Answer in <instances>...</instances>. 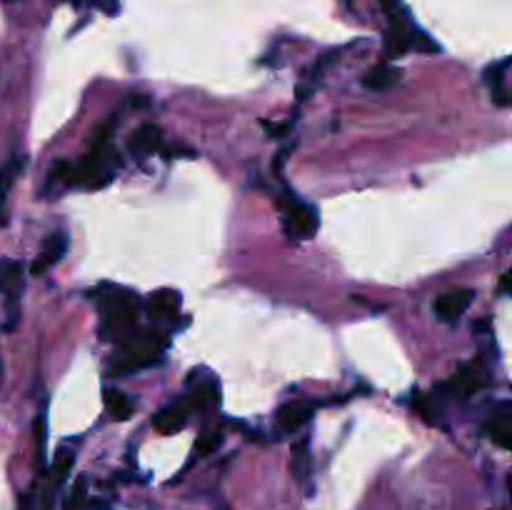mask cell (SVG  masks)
Instances as JSON below:
<instances>
[{"mask_svg":"<svg viewBox=\"0 0 512 510\" xmlns=\"http://www.w3.org/2000/svg\"><path fill=\"white\" fill-rule=\"evenodd\" d=\"M165 348H168V335L158 328H133L123 340H120V348L115 353V358L110 360L108 373L125 378V375H133L138 370L153 368L163 360Z\"/></svg>","mask_w":512,"mask_h":510,"instance_id":"obj_1","label":"cell"},{"mask_svg":"<svg viewBox=\"0 0 512 510\" xmlns=\"http://www.w3.org/2000/svg\"><path fill=\"white\" fill-rule=\"evenodd\" d=\"M100 305V338L103 340H120L135 328L140 315L138 295L125 288H105L98 293Z\"/></svg>","mask_w":512,"mask_h":510,"instance_id":"obj_2","label":"cell"},{"mask_svg":"<svg viewBox=\"0 0 512 510\" xmlns=\"http://www.w3.org/2000/svg\"><path fill=\"white\" fill-rule=\"evenodd\" d=\"M120 165H123V160L115 153L113 145H90L88 153L70 168V185L83 190L105 188L115 180Z\"/></svg>","mask_w":512,"mask_h":510,"instance_id":"obj_3","label":"cell"},{"mask_svg":"<svg viewBox=\"0 0 512 510\" xmlns=\"http://www.w3.org/2000/svg\"><path fill=\"white\" fill-rule=\"evenodd\" d=\"M280 213H283V228L293 240L315 238L320 228V213L315 205L300 200L293 190H283L278 200Z\"/></svg>","mask_w":512,"mask_h":510,"instance_id":"obj_4","label":"cell"},{"mask_svg":"<svg viewBox=\"0 0 512 510\" xmlns=\"http://www.w3.org/2000/svg\"><path fill=\"white\" fill-rule=\"evenodd\" d=\"M475 300V290L470 288H455V290H448V293L438 295V300H435V315H438L443 323H458L460 318L465 315V310L473 305Z\"/></svg>","mask_w":512,"mask_h":510,"instance_id":"obj_5","label":"cell"},{"mask_svg":"<svg viewBox=\"0 0 512 510\" xmlns=\"http://www.w3.org/2000/svg\"><path fill=\"white\" fill-rule=\"evenodd\" d=\"M68 245L70 240L65 233L48 235V240L43 243V250H40V255L33 260V265H30V273L43 275L45 270L55 268V265L65 258V253H68Z\"/></svg>","mask_w":512,"mask_h":510,"instance_id":"obj_6","label":"cell"},{"mask_svg":"<svg viewBox=\"0 0 512 510\" xmlns=\"http://www.w3.org/2000/svg\"><path fill=\"white\" fill-rule=\"evenodd\" d=\"M485 435L493 440L498 448L510 450V435H512V405L510 400H503L498 408L493 410V415L485 423Z\"/></svg>","mask_w":512,"mask_h":510,"instance_id":"obj_7","label":"cell"},{"mask_svg":"<svg viewBox=\"0 0 512 510\" xmlns=\"http://www.w3.org/2000/svg\"><path fill=\"white\" fill-rule=\"evenodd\" d=\"M318 403L313 400H290V403L280 405L278 410V425L285 433H293V430L303 428L310 418H313Z\"/></svg>","mask_w":512,"mask_h":510,"instance_id":"obj_8","label":"cell"},{"mask_svg":"<svg viewBox=\"0 0 512 510\" xmlns=\"http://www.w3.org/2000/svg\"><path fill=\"white\" fill-rule=\"evenodd\" d=\"M145 308H148V315L153 320H175L180 315V308H183V298H180L178 290H155Z\"/></svg>","mask_w":512,"mask_h":510,"instance_id":"obj_9","label":"cell"},{"mask_svg":"<svg viewBox=\"0 0 512 510\" xmlns=\"http://www.w3.org/2000/svg\"><path fill=\"white\" fill-rule=\"evenodd\" d=\"M190 408L185 400H175V403L165 405L158 415L153 418V428L158 430L160 435H178L180 430L188 423Z\"/></svg>","mask_w":512,"mask_h":510,"instance_id":"obj_10","label":"cell"},{"mask_svg":"<svg viewBox=\"0 0 512 510\" xmlns=\"http://www.w3.org/2000/svg\"><path fill=\"white\" fill-rule=\"evenodd\" d=\"M508 68H510V58H503V60H498V63L488 65V68H485V75H483V80L488 83L490 93H493V100L500 105V108H508L510 105Z\"/></svg>","mask_w":512,"mask_h":510,"instance_id":"obj_11","label":"cell"},{"mask_svg":"<svg viewBox=\"0 0 512 510\" xmlns=\"http://www.w3.org/2000/svg\"><path fill=\"white\" fill-rule=\"evenodd\" d=\"M483 385H485V375L480 373L478 368H473V365H465V368H460V373L455 375L450 383L440 385V390H448V393L460 395V398H468V395H473L475 390H480Z\"/></svg>","mask_w":512,"mask_h":510,"instance_id":"obj_12","label":"cell"},{"mask_svg":"<svg viewBox=\"0 0 512 510\" xmlns=\"http://www.w3.org/2000/svg\"><path fill=\"white\" fill-rule=\"evenodd\" d=\"M20 170H23V158L20 155H13L8 163L0 165V228L8 220V195L13 190V183Z\"/></svg>","mask_w":512,"mask_h":510,"instance_id":"obj_13","label":"cell"},{"mask_svg":"<svg viewBox=\"0 0 512 510\" xmlns=\"http://www.w3.org/2000/svg\"><path fill=\"white\" fill-rule=\"evenodd\" d=\"M160 143H163V130L155 123H143L135 130L133 138H130V150L135 155H140V158H145V155L155 153L160 148Z\"/></svg>","mask_w":512,"mask_h":510,"instance_id":"obj_14","label":"cell"},{"mask_svg":"<svg viewBox=\"0 0 512 510\" xmlns=\"http://www.w3.org/2000/svg\"><path fill=\"white\" fill-rule=\"evenodd\" d=\"M190 410H205V408H213V405L220 403V390L215 380H200L190 388L188 398H185Z\"/></svg>","mask_w":512,"mask_h":510,"instance_id":"obj_15","label":"cell"},{"mask_svg":"<svg viewBox=\"0 0 512 510\" xmlns=\"http://www.w3.org/2000/svg\"><path fill=\"white\" fill-rule=\"evenodd\" d=\"M398 68H393L390 63H378L363 75V85L368 90H388L390 85L398 83Z\"/></svg>","mask_w":512,"mask_h":510,"instance_id":"obj_16","label":"cell"},{"mask_svg":"<svg viewBox=\"0 0 512 510\" xmlns=\"http://www.w3.org/2000/svg\"><path fill=\"white\" fill-rule=\"evenodd\" d=\"M105 410L110 413V418L115 420H128L135 410V400H130V395L120 393V390H105Z\"/></svg>","mask_w":512,"mask_h":510,"instance_id":"obj_17","label":"cell"},{"mask_svg":"<svg viewBox=\"0 0 512 510\" xmlns=\"http://www.w3.org/2000/svg\"><path fill=\"white\" fill-rule=\"evenodd\" d=\"M20 263L10 258H0V290H8L10 295H18L23 288V278H20Z\"/></svg>","mask_w":512,"mask_h":510,"instance_id":"obj_18","label":"cell"},{"mask_svg":"<svg viewBox=\"0 0 512 510\" xmlns=\"http://www.w3.org/2000/svg\"><path fill=\"white\" fill-rule=\"evenodd\" d=\"M290 470H293V475L298 483H305V480H308V475H310L308 440H300V443L293 445V455H290Z\"/></svg>","mask_w":512,"mask_h":510,"instance_id":"obj_19","label":"cell"},{"mask_svg":"<svg viewBox=\"0 0 512 510\" xmlns=\"http://www.w3.org/2000/svg\"><path fill=\"white\" fill-rule=\"evenodd\" d=\"M225 435L220 428H205L203 433L198 435V443H195V450H198V455H213L215 450L223 445Z\"/></svg>","mask_w":512,"mask_h":510,"instance_id":"obj_20","label":"cell"},{"mask_svg":"<svg viewBox=\"0 0 512 510\" xmlns=\"http://www.w3.org/2000/svg\"><path fill=\"white\" fill-rule=\"evenodd\" d=\"M73 463H75V458L70 453H65V450L58 455V458H55V463H53L55 483H63V480L68 478L70 470H73Z\"/></svg>","mask_w":512,"mask_h":510,"instance_id":"obj_21","label":"cell"},{"mask_svg":"<svg viewBox=\"0 0 512 510\" xmlns=\"http://www.w3.org/2000/svg\"><path fill=\"white\" fill-rule=\"evenodd\" d=\"M163 158H198L195 148H185V145H173V148H163Z\"/></svg>","mask_w":512,"mask_h":510,"instance_id":"obj_22","label":"cell"},{"mask_svg":"<svg viewBox=\"0 0 512 510\" xmlns=\"http://www.w3.org/2000/svg\"><path fill=\"white\" fill-rule=\"evenodd\" d=\"M35 438H38V458H43L45 453V413H40L38 425H35Z\"/></svg>","mask_w":512,"mask_h":510,"instance_id":"obj_23","label":"cell"},{"mask_svg":"<svg viewBox=\"0 0 512 510\" xmlns=\"http://www.w3.org/2000/svg\"><path fill=\"white\" fill-rule=\"evenodd\" d=\"M75 510H113L110 508L108 503H103V500H93V498H85L83 503L78 505V508Z\"/></svg>","mask_w":512,"mask_h":510,"instance_id":"obj_24","label":"cell"},{"mask_svg":"<svg viewBox=\"0 0 512 510\" xmlns=\"http://www.w3.org/2000/svg\"><path fill=\"white\" fill-rule=\"evenodd\" d=\"M265 130H268L270 138H280V135H285L290 130V123H263Z\"/></svg>","mask_w":512,"mask_h":510,"instance_id":"obj_25","label":"cell"},{"mask_svg":"<svg viewBox=\"0 0 512 510\" xmlns=\"http://www.w3.org/2000/svg\"><path fill=\"white\" fill-rule=\"evenodd\" d=\"M510 280H512V273H510V270H505V273L500 275V285H498L500 298H508V295H512L510 293Z\"/></svg>","mask_w":512,"mask_h":510,"instance_id":"obj_26","label":"cell"},{"mask_svg":"<svg viewBox=\"0 0 512 510\" xmlns=\"http://www.w3.org/2000/svg\"><path fill=\"white\" fill-rule=\"evenodd\" d=\"M18 510H35V498H33V493H23V495H20Z\"/></svg>","mask_w":512,"mask_h":510,"instance_id":"obj_27","label":"cell"},{"mask_svg":"<svg viewBox=\"0 0 512 510\" xmlns=\"http://www.w3.org/2000/svg\"><path fill=\"white\" fill-rule=\"evenodd\" d=\"M473 328H475V330H480V333H488V330H490V323H488V320H478V323H475Z\"/></svg>","mask_w":512,"mask_h":510,"instance_id":"obj_28","label":"cell"},{"mask_svg":"<svg viewBox=\"0 0 512 510\" xmlns=\"http://www.w3.org/2000/svg\"><path fill=\"white\" fill-rule=\"evenodd\" d=\"M0 380H3V358H0Z\"/></svg>","mask_w":512,"mask_h":510,"instance_id":"obj_29","label":"cell"},{"mask_svg":"<svg viewBox=\"0 0 512 510\" xmlns=\"http://www.w3.org/2000/svg\"><path fill=\"white\" fill-rule=\"evenodd\" d=\"M218 510H233V508H228V505H220V508Z\"/></svg>","mask_w":512,"mask_h":510,"instance_id":"obj_30","label":"cell"}]
</instances>
